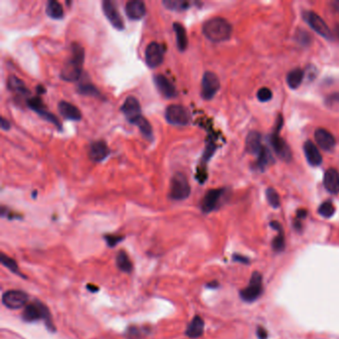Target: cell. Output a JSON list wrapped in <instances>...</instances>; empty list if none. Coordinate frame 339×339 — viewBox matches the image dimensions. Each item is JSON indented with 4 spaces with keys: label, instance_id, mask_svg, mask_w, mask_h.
<instances>
[{
    "label": "cell",
    "instance_id": "22",
    "mask_svg": "<svg viewBox=\"0 0 339 339\" xmlns=\"http://www.w3.org/2000/svg\"><path fill=\"white\" fill-rule=\"evenodd\" d=\"M323 185L331 194L339 193V172L335 168L326 170L323 177Z\"/></svg>",
    "mask_w": 339,
    "mask_h": 339
},
{
    "label": "cell",
    "instance_id": "47",
    "mask_svg": "<svg viewBox=\"0 0 339 339\" xmlns=\"http://www.w3.org/2000/svg\"><path fill=\"white\" fill-rule=\"evenodd\" d=\"M206 286L208 288H217L219 286V283L218 282H211V283H207Z\"/></svg>",
    "mask_w": 339,
    "mask_h": 339
},
{
    "label": "cell",
    "instance_id": "35",
    "mask_svg": "<svg viewBox=\"0 0 339 339\" xmlns=\"http://www.w3.org/2000/svg\"><path fill=\"white\" fill-rule=\"evenodd\" d=\"M265 196L269 204L274 208H279L281 206V199L278 192L274 188H268L265 191Z\"/></svg>",
    "mask_w": 339,
    "mask_h": 339
},
{
    "label": "cell",
    "instance_id": "37",
    "mask_svg": "<svg viewBox=\"0 0 339 339\" xmlns=\"http://www.w3.org/2000/svg\"><path fill=\"white\" fill-rule=\"evenodd\" d=\"M319 213L320 215L324 218H330L335 213V207L332 202L325 201L319 207Z\"/></svg>",
    "mask_w": 339,
    "mask_h": 339
},
{
    "label": "cell",
    "instance_id": "5",
    "mask_svg": "<svg viewBox=\"0 0 339 339\" xmlns=\"http://www.w3.org/2000/svg\"><path fill=\"white\" fill-rule=\"evenodd\" d=\"M283 117L280 115L276 125V130L275 132L272 133L270 137V142L272 148L276 152V154L283 160L288 161L292 158V152L286 144V142L283 140V138L280 136V131L283 127Z\"/></svg>",
    "mask_w": 339,
    "mask_h": 339
},
{
    "label": "cell",
    "instance_id": "10",
    "mask_svg": "<svg viewBox=\"0 0 339 339\" xmlns=\"http://www.w3.org/2000/svg\"><path fill=\"white\" fill-rule=\"evenodd\" d=\"M164 58V49L163 47L157 42H151L144 52V59L147 65L151 68L155 69L160 66L163 62Z\"/></svg>",
    "mask_w": 339,
    "mask_h": 339
},
{
    "label": "cell",
    "instance_id": "46",
    "mask_svg": "<svg viewBox=\"0 0 339 339\" xmlns=\"http://www.w3.org/2000/svg\"><path fill=\"white\" fill-rule=\"evenodd\" d=\"M87 288H88V290H90V292H92V293H96V292L99 290V287L95 286L94 284H88V285H87Z\"/></svg>",
    "mask_w": 339,
    "mask_h": 339
},
{
    "label": "cell",
    "instance_id": "39",
    "mask_svg": "<svg viewBox=\"0 0 339 339\" xmlns=\"http://www.w3.org/2000/svg\"><path fill=\"white\" fill-rule=\"evenodd\" d=\"M104 238H105V240H106L108 246L111 247V248H114L115 246L118 245L125 239L124 236H122V235H114V234L106 235Z\"/></svg>",
    "mask_w": 339,
    "mask_h": 339
},
{
    "label": "cell",
    "instance_id": "25",
    "mask_svg": "<svg viewBox=\"0 0 339 339\" xmlns=\"http://www.w3.org/2000/svg\"><path fill=\"white\" fill-rule=\"evenodd\" d=\"M173 29L175 32L176 36V44L179 49V51L183 52L186 50L187 45H188V38H187V33L185 27L179 23V22H174L173 23Z\"/></svg>",
    "mask_w": 339,
    "mask_h": 339
},
{
    "label": "cell",
    "instance_id": "31",
    "mask_svg": "<svg viewBox=\"0 0 339 339\" xmlns=\"http://www.w3.org/2000/svg\"><path fill=\"white\" fill-rule=\"evenodd\" d=\"M46 13L50 18L62 19L64 16V9L59 2L51 0L47 3Z\"/></svg>",
    "mask_w": 339,
    "mask_h": 339
},
{
    "label": "cell",
    "instance_id": "42",
    "mask_svg": "<svg viewBox=\"0 0 339 339\" xmlns=\"http://www.w3.org/2000/svg\"><path fill=\"white\" fill-rule=\"evenodd\" d=\"M257 335L259 339H267L268 338V331L264 329V327L259 326L257 328Z\"/></svg>",
    "mask_w": 339,
    "mask_h": 339
},
{
    "label": "cell",
    "instance_id": "23",
    "mask_svg": "<svg viewBox=\"0 0 339 339\" xmlns=\"http://www.w3.org/2000/svg\"><path fill=\"white\" fill-rule=\"evenodd\" d=\"M58 110H59V113H61L66 119L77 122L82 118L81 111L69 102L61 101L58 105Z\"/></svg>",
    "mask_w": 339,
    "mask_h": 339
},
{
    "label": "cell",
    "instance_id": "30",
    "mask_svg": "<svg viewBox=\"0 0 339 339\" xmlns=\"http://www.w3.org/2000/svg\"><path fill=\"white\" fill-rule=\"evenodd\" d=\"M133 125H135L138 130L141 132L142 136L147 138L149 141L153 140V131L150 122L142 115L140 118H138Z\"/></svg>",
    "mask_w": 339,
    "mask_h": 339
},
{
    "label": "cell",
    "instance_id": "14",
    "mask_svg": "<svg viewBox=\"0 0 339 339\" xmlns=\"http://www.w3.org/2000/svg\"><path fill=\"white\" fill-rule=\"evenodd\" d=\"M102 7L103 12L105 13L110 23L113 25V28H115L116 30H123L125 28V22L120 13L117 11L114 3L110 0H105L102 3Z\"/></svg>",
    "mask_w": 339,
    "mask_h": 339
},
{
    "label": "cell",
    "instance_id": "38",
    "mask_svg": "<svg viewBox=\"0 0 339 339\" xmlns=\"http://www.w3.org/2000/svg\"><path fill=\"white\" fill-rule=\"evenodd\" d=\"M79 92L82 94H88V95H94V96L101 95L99 91L95 89V87L90 83L81 84L79 86Z\"/></svg>",
    "mask_w": 339,
    "mask_h": 339
},
{
    "label": "cell",
    "instance_id": "7",
    "mask_svg": "<svg viewBox=\"0 0 339 339\" xmlns=\"http://www.w3.org/2000/svg\"><path fill=\"white\" fill-rule=\"evenodd\" d=\"M302 18L308 24V26L313 31H316L319 35H321L327 40L332 39V32L330 31L328 25L318 13L306 10V11L302 12Z\"/></svg>",
    "mask_w": 339,
    "mask_h": 339
},
{
    "label": "cell",
    "instance_id": "36",
    "mask_svg": "<svg viewBox=\"0 0 339 339\" xmlns=\"http://www.w3.org/2000/svg\"><path fill=\"white\" fill-rule=\"evenodd\" d=\"M146 332H148V330H144L143 327L132 325L127 329L126 334L128 339H141L144 336Z\"/></svg>",
    "mask_w": 339,
    "mask_h": 339
},
{
    "label": "cell",
    "instance_id": "43",
    "mask_svg": "<svg viewBox=\"0 0 339 339\" xmlns=\"http://www.w3.org/2000/svg\"><path fill=\"white\" fill-rule=\"evenodd\" d=\"M0 125H1V129L3 130V131H8V130H10V124H9V122L5 118V117H1V120H0Z\"/></svg>",
    "mask_w": 339,
    "mask_h": 339
},
{
    "label": "cell",
    "instance_id": "15",
    "mask_svg": "<svg viewBox=\"0 0 339 339\" xmlns=\"http://www.w3.org/2000/svg\"><path fill=\"white\" fill-rule=\"evenodd\" d=\"M153 81H154L156 89L164 98L172 99L177 95V91H176L175 86L165 76L160 75V74L155 75L153 77Z\"/></svg>",
    "mask_w": 339,
    "mask_h": 339
},
{
    "label": "cell",
    "instance_id": "41",
    "mask_svg": "<svg viewBox=\"0 0 339 339\" xmlns=\"http://www.w3.org/2000/svg\"><path fill=\"white\" fill-rule=\"evenodd\" d=\"M326 103L327 104H339V92L333 93V94H329L326 99Z\"/></svg>",
    "mask_w": 339,
    "mask_h": 339
},
{
    "label": "cell",
    "instance_id": "6",
    "mask_svg": "<svg viewBox=\"0 0 339 339\" xmlns=\"http://www.w3.org/2000/svg\"><path fill=\"white\" fill-rule=\"evenodd\" d=\"M165 118L170 125L185 127L191 120V114L188 110L181 105H170L165 110Z\"/></svg>",
    "mask_w": 339,
    "mask_h": 339
},
{
    "label": "cell",
    "instance_id": "8",
    "mask_svg": "<svg viewBox=\"0 0 339 339\" xmlns=\"http://www.w3.org/2000/svg\"><path fill=\"white\" fill-rule=\"evenodd\" d=\"M263 293V278L258 272H255L250 280L249 285L240 292L241 299L247 302H255Z\"/></svg>",
    "mask_w": 339,
    "mask_h": 339
},
{
    "label": "cell",
    "instance_id": "18",
    "mask_svg": "<svg viewBox=\"0 0 339 339\" xmlns=\"http://www.w3.org/2000/svg\"><path fill=\"white\" fill-rule=\"evenodd\" d=\"M126 13L131 20H140L147 13L146 3L139 0H132L126 4Z\"/></svg>",
    "mask_w": 339,
    "mask_h": 339
},
{
    "label": "cell",
    "instance_id": "19",
    "mask_svg": "<svg viewBox=\"0 0 339 339\" xmlns=\"http://www.w3.org/2000/svg\"><path fill=\"white\" fill-rule=\"evenodd\" d=\"M303 151L305 158L309 165L311 166H320L322 163V156L319 151L318 147L311 141L307 140L303 144Z\"/></svg>",
    "mask_w": 339,
    "mask_h": 339
},
{
    "label": "cell",
    "instance_id": "2",
    "mask_svg": "<svg viewBox=\"0 0 339 339\" xmlns=\"http://www.w3.org/2000/svg\"><path fill=\"white\" fill-rule=\"evenodd\" d=\"M202 31L208 40L219 43L227 41L231 37L232 26L226 19L214 17L209 19L203 24Z\"/></svg>",
    "mask_w": 339,
    "mask_h": 339
},
{
    "label": "cell",
    "instance_id": "17",
    "mask_svg": "<svg viewBox=\"0 0 339 339\" xmlns=\"http://www.w3.org/2000/svg\"><path fill=\"white\" fill-rule=\"evenodd\" d=\"M314 138L319 147L323 151H332L336 144L334 136L324 129H318L314 132Z\"/></svg>",
    "mask_w": 339,
    "mask_h": 339
},
{
    "label": "cell",
    "instance_id": "28",
    "mask_svg": "<svg viewBox=\"0 0 339 339\" xmlns=\"http://www.w3.org/2000/svg\"><path fill=\"white\" fill-rule=\"evenodd\" d=\"M116 265L123 272L127 274H131L133 270V264L132 260L130 259L129 255L124 251H119L116 255Z\"/></svg>",
    "mask_w": 339,
    "mask_h": 339
},
{
    "label": "cell",
    "instance_id": "12",
    "mask_svg": "<svg viewBox=\"0 0 339 339\" xmlns=\"http://www.w3.org/2000/svg\"><path fill=\"white\" fill-rule=\"evenodd\" d=\"M225 194V189L209 190L201 202V210L204 213H210L219 207L220 202Z\"/></svg>",
    "mask_w": 339,
    "mask_h": 339
},
{
    "label": "cell",
    "instance_id": "9",
    "mask_svg": "<svg viewBox=\"0 0 339 339\" xmlns=\"http://www.w3.org/2000/svg\"><path fill=\"white\" fill-rule=\"evenodd\" d=\"M220 90V80L213 72H205L202 78L201 95L204 100H211Z\"/></svg>",
    "mask_w": 339,
    "mask_h": 339
},
{
    "label": "cell",
    "instance_id": "29",
    "mask_svg": "<svg viewBox=\"0 0 339 339\" xmlns=\"http://www.w3.org/2000/svg\"><path fill=\"white\" fill-rule=\"evenodd\" d=\"M303 77H304V72L300 68L289 71L286 76V83L288 87L293 90L298 89L302 85Z\"/></svg>",
    "mask_w": 339,
    "mask_h": 339
},
{
    "label": "cell",
    "instance_id": "45",
    "mask_svg": "<svg viewBox=\"0 0 339 339\" xmlns=\"http://www.w3.org/2000/svg\"><path fill=\"white\" fill-rule=\"evenodd\" d=\"M234 260L235 261H239V262H241V263H248L249 261H248V259L247 258H245V257H243V256H240V255H234Z\"/></svg>",
    "mask_w": 339,
    "mask_h": 339
},
{
    "label": "cell",
    "instance_id": "1",
    "mask_svg": "<svg viewBox=\"0 0 339 339\" xmlns=\"http://www.w3.org/2000/svg\"><path fill=\"white\" fill-rule=\"evenodd\" d=\"M85 60V50L78 43L72 44V54L65 63L61 78L67 82H75L81 77Z\"/></svg>",
    "mask_w": 339,
    "mask_h": 339
},
{
    "label": "cell",
    "instance_id": "4",
    "mask_svg": "<svg viewBox=\"0 0 339 339\" xmlns=\"http://www.w3.org/2000/svg\"><path fill=\"white\" fill-rule=\"evenodd\" d=\"M191 192L188 180L183 173H175L170 181V197L172 200L181 201L188 198Z\"/></svg>",
    "mask_w": 339,
    "mask_h": 339
},
{
    "label": "cell",
    "instance_id": "44",
    "mask_svg": "<svg viewBox=\"0 0 339 339\" xmlns=\"http://www.w3.org/2000/svg\"><path fill=\"white\" fill-rule=\"evenodd\" d=\"M306 215H307L306 210H304V209H300V210H298V212H297V218H296V219H298V220H302V219H304V218L306 217Z\"/></svg>",
    "mask_w": 339,
    "mask_h": 339
},
{
    "label": "cell",
    "instance_id": "32",
    "mask_svg": "<svg viewBox=\"0 0 339 339\" xmlns=\"http://www.w3.org/2000/svg\"><path fill=\"white\" fill-rule=\"evenodd\" d=\"M0 262L1 264H3L4 267H6L9 271H11L13 274L17 275L19 277L21 278H25V276H23L21 274V272L19 271V267L16 261L8 256H6L4 253H1V256H0Z\"/></svg>",
    "mask_w": 339,
    "mask_h": 339
},
{
    "label": "cell",
    "instance_id": "21",
    "mask_svg": "<svg viewBox=\"0 0 339 339\" xmlns=\"http://www.w3.org/2000/svg\"><path fill=\"white\" fill-rule=\"evenodd\" d=\"M262 136L258 132H251L246 139V151L253 155H259L264 150Z\"/></svg>",
    "mask_w": 339,
    "mask_h": 339
},
{
    "label": "cell",
    "instance_id": "33",
    "mask_svg": "<svg viewBox=\"0 0 339 339\" xmlns=\"http://www.w3.org/2000/svg\"><path fill=\"white\" fill-rule=\"evenodd\" d=\"M257 157H258V160L256 163V167L259 170H264V167L268 166L273 161V157L265 147Z\"/></svg>",
    "mask_w": 339,
    "mask_h": 339
},
{
    "label": "cell",
    "instance_id": "13",
    "mask_svg": "<svg viewBox=\"0 0 339 339\" xmlns=\"http://www.w3.org/2000/svg\"><path fill=\"white\" fill-rule=\"evenodd\" d=\"M120 111L125 114L126 118L132 125L142 116L141 107L138 100L132 95L126 99L124 105L120 108Z\"/></svg>",
    "mask_w": 339,
    "mask_h": 339
},
{
    "label": "cell",
    "instance_id": "24",
    "mask_svg": "<svg viewBox=\"0 0 339 339\" xmlns=\"http://www.w3.org/2000/svg\"><path fill=\"white\" fill-rule=\"evenodd\" d=\"M204 327H205V323L202 320V318L199 316H196L193 318L192 321L189 322L185 334L188 336L189 338H199L204 333Z\"/></svg>",
    "mask_w": 339,
    "mask_h": 339
},
{
    "label": "cell",
    "instance_id": "48",
    "mask_svg": "<svg viewBox=\"0 0 339 339\" xmlns=\"http://www.w3.org/2000/svg\"><path fill=\"white\" fill-rule=\"evenodd\" d=\"M335 31H336V34H337V36L339 37V25L338 26H336V28H335Z\"/></svg>",
    "mask_w": 339,
    "mask_h": 339
},
{
    "label": "cell",
    "instance_id": "26",
    "mask_svg": "<svg viewBox=\"0 0 339 339\" xmlns=\"http://www.w3.org/2000/svg\"><path fill=\"white\" fill-rule=\"evenodd\" d=\"M8 89L15 94H21V95H27L30 94L29 90L27 89L26 85L22 80H20L16 76H10L7 81Z\"/></svg>",
    "mask_w": 339,
    "mask_h": 339
},
{
    "label": "cell",
    "instance_id": "40",
    "mask_svg": "<svg viewBox=\"0 0 339 339\" xmlns=\"http://www.w3.org/2000/svg\"><path fill=\"white\" fill-rule=\"evenodd\" d=\"M257 98L260 102L262 103H267L273 99V93L269 88H262L258 91L257 93Z\"/></svg>",
    "mask_w": 339,
    "mask_h": 339
},
{
    "label": "cell",
    "instance_id": "16",
    "mask_svg": "<svg viewBox=\"0 0 339 339\" xmlns=\"http://www.w3.org/2000/svg\"><path fill=\"white\" fill-rule=\"evenodd\" d=\"M27 105L29 106V108L31 110H33L35 113H37L41 117H43L44 119L52 123L53 125H55L57 128L60 130L61 129V123L58 120L56 116L53 114V113H50V112H47L41 102V100L39 98H32V99H29L27 101Z\"/></svg>",
    "mask_w": 339,
    "mask_h": 339
},
{
    "label": "cell",
    "instance_id": "11",
    "mask_svg": "<svg viewBox=\"0 0 339 339\" xmlns=\"http://www.w3.org/2000/svg\"><path fill=\"white\" fill-rule=\"evenodd\" d=\"M28 295L22 290H8L2 296V303L10 309H19L27 304Z\"/></svg>",
    "mask_w": 339,
    "mask_h": 339
},
{
    "label": "cell",
    "instance_id": "27",
    "mask_svg": "<svg viewBox=\"0 0 339 339\" xmlns=\"http://www.w3.org/2000/svg\"><path fill=\"white\" fill-rule=\"evenodd\" d=\"M271 226L278 232V236L273 240V249L276 252H282L285 247V240L283 234V227L278 221L271 222Z\"/></svg>",
    "mask_w": 339,
    "mask_h": 339
},
{
    "label": "cell",
    "instance_id": "3",
    "mask_svg": "<svg viewBox=\"0 0 339 339\" xmlns=\"http://www.w3.org/2000/svg\"><path fill=\"white\" fill-rule=\"evenodd\" d=\"M22 319L26 322L44 321L46 327L49 331L56 330V327L52 321V317H51L49 308L41 302L35 301L33 303L28 304L23 311Z\"/></svg>",
    "mask_w": 339,
    "mask_h": 339
},
{
    "label": "cell",
    "instance_id": "20",
    "mask_svg": "<svg viewBox=\"0 0 339 339\" xmlns=\"http://www.w3.org/2000/svg\"><path fill=\"white\" fill-rule=\"evenodd\" d=\"M110 153L111 151L107 143L103 140H99L92 143L89 151V156L94 162H101L104 161L110 155Z\"/></svg>",
    "mask_w": 339,
    "mask_h": 339
},
{
    "label": "cell",
    "instance_id": "34",
    "mask_svg": "<svg viewBox=\"0 0 339 339\" xmlns=\"http://www.w3.org/2000/svg\"><path fill=\"white\" fill-rule=\"evenodd\" d=\"M162 4L170 10L173 11H183L185 9H188L190 3L185 1L180 0H165L162 2Z\"/></svg>",
    "mask_w": 339,
    "mask_h": 339
}]
</instances>
